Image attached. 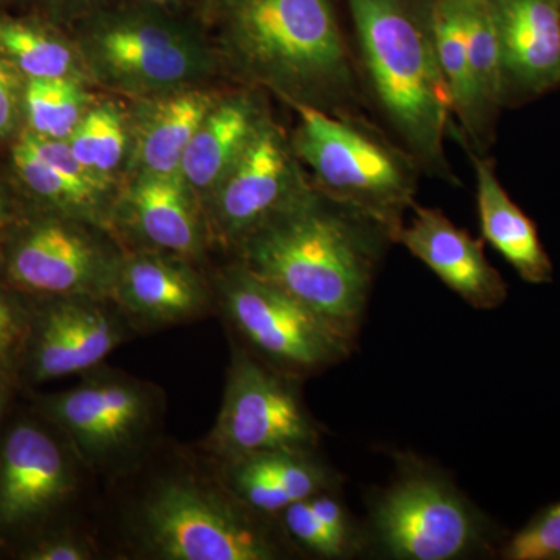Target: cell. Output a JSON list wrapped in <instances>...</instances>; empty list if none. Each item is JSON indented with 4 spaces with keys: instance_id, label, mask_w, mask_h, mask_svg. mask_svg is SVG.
Returning a JSON list of instances; mask_svg holds the SVG:
<instances>
[{
    "instance_id": "52a82bcc",
    "label": "cell",
    "mask_w": 560,
    "mask_h": 560,
    "mask_svg": "<svg viewBox=\"0 0 560 560\" xmlns=\"http://www.w3.org/2000/svg\"><path fill=\"white\" fill-rule=\"evenodd\" d=\"M265 515L194 481L162 482L143 501L139 534L150 552L171 560H271L285 550Z\"/></svg>"
},
{
    "instance_id": "d6a6232c",
    "label": "cell",
    "mask_w": 560,
    "mask_h": 560,
    "mask_svg": "<svg viewBox=\"0 0 560 560\" xmlns=\"http://www.w3.org/2000/svg\"><path fill=\"white\" fill-rule=\"evenodd\" d=\"M25 558L32 560H86L92 558V550L84 541L57 539L39 545Z\"/></svg>"
},
{
    "instance_id": "d4e9b609",
    "label": "cell",
    "mask_w": 560,
    "mask_h": 560,
    "mask_svg": "<svg viewBox=\"0 0 560 560\" xmlns=\"http://www.w3.org/2000/svg\"><path fill=\"white\" fill-rule=\"evenodd\" d=\"M66 142L88 171L121 183L127 176L131 154L127 102L98 98Z\"/></svg>"
},
{
    "instance_id": "4316f807",
    "label": "cell",
    "mask_w": 560,
    "mask_h": 560,
    "mask_svg": "<svg viewBox=\"0 0 560 560\" xmlns=\"http://www.w3.org/2000/svg\"><path fill=\"white\" fill-rule=\"evenodd\" d=\"M92 88L68 79L27 80L24 130L40 138L68 140L101 98Z\"/></svg>"
},
{
    "instance_id": "9a60e30c",
    "label": "cell",
    "mask_w": 560,
    "mask_h": 560,
    "mask_svg": "<svg viewBox=\"0 0 560 560\" xmlns=\"http://www.w3.org/2000/svg\"><path fill=\"white\" fill-rule=\"evenodd\" d=\"M499 36L503 106L560 88V0H489Z\"/></svg>"
},
{
    "instance_id": "5bb4252c",
    "label": "cell",
    "mask_w": 560,
    "mask_h": 560,
    "mask_svg": "<svg viewBox=\"0 0 560 560\" xmlns=\"http://www.w3.org/2000/svg\"><path fill=\"white\" fill-rule=\"evenodd\" d=\"M113 230L154 249L200 260L210 241L205 209L179 173L135 175L121 180Z\"/></svg>"
},
{
    "instance_id": "f1b7e54d",
    "label": "cell",
    "mask_w": 560,
    "mask_h": 560,
    "mask_svg": "<svg viewBox=\"0 0 560 560\" xmlns=\"http://www.w3.org/2000/svg\"><path fill=\"white\" fill-rule=\"evenodd\" d=\"M283 529L290 539L311 555L324 559L349 558L348 548L326 528L318 515L313 512L308 500L296 501L280 512Z\"/></svg>"
},
{
    "instance_id": "44dd1931",
    "label": "cell",
    "mask_w": 560,
    "mask_h": 560,
    "mask_svg": "<svg viewBox=\"0 0 560 560\" xmlns=\"http://www.w3.org/2000/svg\"><path fill=\"white\" fill-rule=\"evenodd\" d=\"M75 478L49 434L21 423L7 436L0 456V521H32L60 504Z\"/></svg>"
},
{
    "instance_id": "3957f363",
    "label": "cell",
    "mask_w": 560,
    "mask_h": 560,
    "mask_svg": "<svg viewBox=\"0 0 560 560\" xmlns=\"http://www.w3.org/2000/svg\"><path fill=\"white\" fill-rule=\"evenodd\" d=\"M389 232L318 189L234 250L237 260L357 338Z\"/></svg>"
},
{
    "instance_id": "ba28073f",
    "label": "cell",
    "mask_w": 560,
    "mask_h": 560,
    "mask_svg": "<svg viewBox=\"0 0 560 560\" xmlns=\"http://www.w3.org/2000/svg\"><path fill=\"white\" fill-rule=\"evenodd\" d=\"M217 293L250 353L296 381L326 371L352 353L355 338L242 261L220 272Z\"/></svg>"
},
{
    "instance_id": "7c38bea8",
    "label": "cell",
    "mask_w": 560,
    "mask_h": 560,
    "mask_svg": "<svg viewBox=\"0 0 560 560\" xmlns=\"http://www.w3.org/2000/svg\"><path fill=\"white\" fill-rule=\"evenodd\" d=\"M43 408L84 458L101 464L136 448L153 422L156 401L143 383L109 374L47 397Z\"/></svg>"
},
{
    "instance_id": "1f68e13d",
    "label": "cell",
    "mask_w": 560,
    "mask_h": 560,
    "mask_svg": "<svg viewBox=\"0 0 560 560\" xmlns=\"http://www.w3.org/2000/svg\"><path fill=\"white\" fill-rule=\"evenodd\" d=\"M22 330H24V313L9 291L0 287V368L20 340Z\"/></svg>"
},
{
    "instance_id": "e0dca14e",
    "label": "cell",
    "mask_w": 560,
    "mask_h": 560,
    "mask_svg": "<svg viewBox=\"0 0 560 560\" xmlns=\"http://www.w3.org/2000/svg\"><path fill=\"white\" fill-rule=\"evenodd\" d=\"M105 300L50 298L32 348V374L49 382L91 370L125 340V326Z\"/></svg>"
},
{
    "instance_id": "2e32d148",
    "label": "cell",
    "mask_w": 560,
    "mask_h": 560,
    "mask_svg": "<svg viewBox=\"0 0 560 560\" xmlns=\"http://www.w3.org/2000/svg\"><path fill=\"white\" fill-rule=\"evenodd\" d=\"M396 243L430 268L470 307L492 311L508 298V285L485 253V243L471 237L440 209L416 202Z\"/></svg>"
},
{
    "instance_id": "8d00e7d4",
    "label": "cell",
    "mask_w": 560,
    "mask_h": 560,
    "mask_svg": "<svg viewBox=\"0 0 560 560\" xmlns=\"http://www.w3.org/2000/svg\"><path fill=\"white\" fill-rule=\"evenodd\" d=\"M2 396H3V390H2V386H0V407H2Z\"/></svg>"
},
{
    "instance_id": "d590c367",
    "label": "cell",
    "mask_w": 560,
    "mask_h": 560,
    "mask_svg": "<svg viewBox=\"0 0 560 560\" xmlns=\"http://www.w3.org/2000/svg\"><path fill=\"white\" fill-rule=\"evenodd\" d=\"M7 5H9V0H0V11L9 10Z\"/></svg>"
},
{
    "instance_id": "ac0fdd59",
    "label": "cell",
    "mask_w": 560,
    "mask_h": 560,
    "mask_svg": "<svg viewBox=\"0 0 560 560\" xmlns=\"http://www.w3.org/2000/svg\"><path fill=\"white\" fill-rule=\"evenodd\" d=\"M110 301L140 324L165 326L200 316L210 291L191 260L139 248L125 253Z\"/></svg>"
},
{
    "instance_id": "277c9868",
    "label": "cell",
    "mask_w": 560,
    "mask_h": 560,
    "mask_svg": "<svg viewBox=\"0 0 560 560\" xmlns=\"http://www.w3.org/2000/svg\"><path fill=\"white\" fill-rule=\"evenodd\" d=\"M69 31L94 86L124 101L209 86L210 80L223 75L197 11L110 0Z\"/></svg>"
},
{
    "instance_id": "8fae6325",
    "label": "cell",
    "mask_w": 560,
    "mask_h": 560,
    "mask_svg": "<svg viewBox=\"0 0 560 560\" xmlns=\"http://www.w3.org/2000/svg\"><path fill=\"white\" fill-rule=\"evenodd\" d=\"M313 189L290 131L271 116L202 206L210 237L235 250Z\"/></svg>"
},
{
    "instance_id": "4fadbf2b",
    "label": "cell",
    "mask_w": 560,
    "mask_h": 560,
    "mask_svg": "<svg viewBox=\"0 0 560 560\" xmlns=\"http://www.w3.org/2000/svg\"><path fill=\"white\" fill-rule=\"evenodd\" d=\"M11 183L36 209L113 231L120 184L81 165L66 140L22 130L10 142Z\"/></svg>"
},
{
    "instance_id": "83f0119b",
    "label": "cell",
    "mask_w": 560,
    "mask_h": 560,
    "mask_svg": "<svg viewBox=\"0 0 560 560\" xmlns=\"http://www.w3.org/2000/svg\"><path fill=\"white\" fill-rule=\"evenodd\" d=\"M506 560H560V503L537 512L501 548Z\"/></svg>"
},
{
    "instance_id": "8992f818",
    "label": "cell",
    "mask_w": 560,
    "mask_h": 560,
    "mask_svg": "<svg viewBox=\"0 0 560 560\" xmlns=\"http://www.w3.org/2000/svg\"><path fill=\"white\" fill-rule=\"evenodd\" d=\"M368 536L385 558L455 560L485 550L490 529L448 478L408 458L372 495Z\"/></svg>"
},
{
    "instance_id": "6da1fadb",
    "label": "cell",
    "mask_w": 560,
    "mask_h": 560,
    "mask_svg": "<svg viewBox=\"0 0 560 560\" xmlns=\"http://www.w3.org/2000/svg\"><path fill=\"white\" fill-rule=\"evenodd\" d=\"M223 75L289 106L372 116L335 0H200Z\"/></svg>"
},
{
    "instance_id": "603a6c76",
    "label": "cell",
    "mask_w": 560,
    "mask_h": 560,
    "mask_svg": "<svg viewBox=\"0 0 560 560\" xmlns=\"http://www.w3.org/2000/svg\"><path fill=\"white\" fill-rule=\"evenodd\" d=\"M477 183V209L482 238L499 250L525 282L540 285L552 280V261L541 245L536 223L514 201L497 175L488 154L466 150Z\"/></svg>"
},
{
    "instance_id": "7402d4cb",
    "label": "cell",
    "mask_w": 560,
    "mask_h": 560,
    "mask_svg": "<svg viewBox=\"0 0 560 560\" xmlns=\"http://www.w3.org/2000/svg\"><path fill=\"white\" fill-rule=\"evenodd\" d=\"M228 488L257 514L270 517L296 501L337 489L340 478L313 451L257 453L226 463Z\"/></svg>"
},
{
    "instance_id": "836d02e7",
    "label": "cell",
    "mask_w": 560,
    "mask_h": 560,
    "mask_svg": "<svg viewBox=\"0 0 560 560\" xmlns=\"http://www.w3.org/2000/svg\"><path fill=\"white\" fill-rule=\"evenodd\" d=\"M13 183L0 173V242L5 241L11 226L16 221L14 212Z\"/></svg>"
},
{
    "instance_id": "9c48e42d",
    "label": "cell",
    "mask_w": 560,
    "mask_h": 560,
    "mask_svg": "<svg viewBox=\"0 0 560 560\" xmlns=\"http://www.w3.org/2000/svg\"><path fill=\"white\" fill-rule=\"evenodd\" d=\"M11 285L46 298L113 300L125 253L113 231L36 209L3 241Z\"/></svg>"
},
{
    "instance_id": "30bf717a",
    "label": "cell",
    "mask_w": 560,
    "mask_h": 560,
    "mask_svg": "<svg viewBox=\"0 0 560 560\" xmlns=\"http://www.w3.org/2000/svg\"><path fill=\"white\" fill-rule=\"evenodd\" d=\"M294 382L248 350L235 349L210 451L224 463L264 452L315 451L319 429Z\"/></svg>"
},
{
    "instance_id": "f546056e",
    "label": "cell",
    "mask_w": 560,
    "mask_h": 560,
    "mask_svg": "<svg viewBox=\"0 0 560 560\" xmlns=\"http://www.w3.org/2000/svg\"><path fill=\"white\" fill-rule=\"evenodd\" d=\"M27 79L0 57V142H11L25 127Z\"/></svg>"
},
{
    "instance_id": "e575fe53",
    "label": "cell",
    "mask_w": 560,
    "mask_h": 560,
    "mask_svg": "<svg viewBox=\"0 0 560 560\" xmlns=\"http://www.w3.org/2000/svg\"><path fill=\"white\" fill-rule=\"evenodd\" d=\"M136 2L145 3V5L158 7V9L171 11H187L189 7L197 9L200 0H136Z\"/></svg>"
},
{
    "instance_id": "7a4b0ae2",
    "label": "cell",
    "mask_w": 560,
    "mask_h": 560,
    "mask_svg": "<svg viewBox=\"0 0 560 560\" xmlns=\"http://www.w3.org/2000/svg\"><path fill=\"white\" fill-rule=\"evenodd\" d=\"M372 116L423 175L459 187L448 160L451 97L436 50L438 0H346Z\"/></svg>"
},
{
    "instance_id": "4dcf8cb0",
    "label": "cell",
    "mask_w": 560,
    "mask_h": 560,
    "mask_svg": "<svg viewBox=\"0 0 560 560\" xmlns=\"http://www.w3.org/2000/svg\"><path fill=\"white\" fill-rule=\"evenodd\" d=\"M28 13L39 14L55 24L70 28L110 0H16Z\"/></svg>"
},
{
    "instance_id": "5b68a950",
    "label": "cell",
    "mask_w": 560,
    "mask_h": 560,
    "mask_svg": "<svg viewBox=\"0 0 560 560\" xmlns=\"http://www.w3.org/2000/svg\"><path fill=\"white\" fill-rule=\"evenodd\" d=\"M296 124L291 145L316 189L360 210L389 232L396 243L405 217L415 208L418 162L374 116H334L291 106Z\"/></svg>"
},
{
    "instance_id": "484cf974",
    "label": "cell",
    "mask_w": 560,
    "mask_h": 560,
    "mask_svg": "<svg viewBox=\"0 0 560 560\" xmlns=\"http://www.w3.org/2000/svg\"><path fill=\"white\" fill-rule=\"evenodd\" d=\"M467 57L471 88L482 130L493 143L497 120L503 106V77L499 36L490 13L489 0H466Z\"/></svg>"
},
{
    "instance_id": "cb8c5ba5",
    "label": "cell",
    "mask_w": 560,
    "mask_h": 560,
    "mask_svg": "<svg viewBox=\"0 0 560 560\" xmlns=\"http://www.w3.org/2000/svg\"><path fill=\"white\" fill-rule=\"evenodd\" d=\"M0 57L27 80L68 79L94 86L72 32L39 14L0 11Z\"/></svg>"
},
{
    "instance_id": "d6986e66",
    "label": "cell",
    "mask_w": 560,
    "mask_h": 560,
    "mask_svg": "<svg viewBox=\"0 0 560 560\" xmlns=\"http://www.w3.org/2000/svg\"><path fill=\"white\" fill-rule=\"evenodd\" d=\"M223 92L187 88L127 102L131 154L127 176L175 175L191 138Z\"/></svg>"
},
{
    "instance_id": "ffe728a7",
    "label": "cell",
    "mask_w": 560,
    "mask_h": 560,
    "mask_svg": "<svg viewBox=\"0 0 560 560\" xmlns=\"http://www.w3.org/2000/svg\"><path fill=\"white\" fill-rule=\"evenodd\" d=\"M271 116L265 91L235 84L221 94L180 162L179 175L202 206Z\"/></svg>"
}]
</instances>
